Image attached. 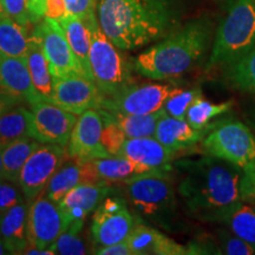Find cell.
Segmentation results:
<instances>
[{
  "mask_svg": "<svg viewBox=\"0 0 255 255\" xmlns=\"http://www.w3.org/2000/svg\"><path fill=\"white\" fill-rule=\"evenodd\" d=\"M181 175L178 194L193 218L222 222L242 201L244 169L214 156L184 159L177 163Z\"/></svg>",
  "mask_w": 255,
  "mask_h": 255,
  "instance_id": "obj_1",
  "label": "cell"
},
{
  "mask_svg": "<svg viewBox=\"0 0 255 255\" xmlns=\"http://www.w3.org/2000/svg\"><path fill=\"white\" fill-rule=\"evenodd\" d=\"M66 14L68 11L64 0H45V18L60 20Z\"/></svg>",
  "mask_w": 255,
  "mask_h": 255,
  "instance_id": "obj_40",
  "label": "cell"
},
{
  "mask_svg": "<svg viewBox=\"0 0 255 255\" xmlns=\"http://www.w3.org/2000/svg\"><path fill=\"white\" fill-rule=\"evenodd\" d=\"M199 97H201L199 89H193V90L173 89L165 101L163 109L169 116L178 120H186L188 109Z\"/></svg>",
  "mask_w": 255,
  "mask_h": 255,
  "instance_id": "obj_34",
  "label": "cell"
},
{
  "mask_svg": "<svg viewBox=\"0 0 255 255\" xmlns=\"http://www.w3.org/2000/svg\"><path fill=\"white\" fill-rule=\"evenodd\" d=\"M96 174L101 182L108 184L124 182L137 175L149 173L144 168L124 156H109V157L92 159Z\"/></svg>",
  "mask_w": 255,
  "mask_h": 255,
  "instance_id": "obj_25",
  "label": "cell"
},
{
  "mask_svg": "<svg viewBox=\"0 0 255 255\" xmlns=\"http://www.w3.org/2000/svg\"><path fill=\"white\" fill-rule=\"evenodd\" d=\"M137 222L126 200L105 197L92 216L91 235L95 246H109L126 241Z\"/></svg>",
  "mask_w": 255,
  "mask_h": 255,
  "instance_id": "obj_8",
  "label": "cell"
},
{
  "mask_svg": "<svg viewBox=\"0 0 255 255\" xmlns=\"http://www.w3.org/2000/svg\"><path fill=\"white\" fill-rule=\"evenodd\" d=\"M84 222H73L68 229L60 234L50 250L55 254L60 255H83L87 254L88 250L85 242L81 237Z\"/></svg>",
  "mask_w": 255,
  "mask_h": 255,
  "instance_id": "obj_33",
  "label": "cell"
},
{
  "mask_svg": "<svg viewBox=\"0 0 255 255\" xmlns=\"http://www.w3.org/2000/svg\"><path fill=\"white\" fill-rule=\"evenodd\" d=\"M32 114L31 137L44 144H59L65 146L76 126L78 117L53 104L39 98L30 104Z\"/></svg>",
  "mask_w": 255,
  "mask_h": 255,
  "instance_id": "obj_10",
  "label": "cell"
},
{
  "mask_svg": "<svg viewBox=\"0 0 255 255\" xmlns=\"http://www.w3.org/2000/svg\"><path fill=\"white\" fill-rule=\"evenodd\" d=\"M28 201L23 200L0 215V239L8 254H24L30 246L27 231Z\"/></svg>",
  "mask_w": 255,
  "mask_h": 255,
  "instance_id": "obj_20",
  "label": "cell"
},
{
  "mask_svg": "<svg viewBox=\"0 0 255 255\" xmlns=\"http://www.w3.org/2000/svg\"><path fill=\"white\" fill-rule=\"evenodd\" d=\"M128 202L138 219H146L169 228L176 212L173 178L167 170H154L124 181Z\"/></svg>",
  "mask_w": 255,
  "mask_h": 255,
  "instance_id": "obj_4",
  "label": "cell"
},
{
  "mask_svg": "<svg viewBox=\"0 0 255 255\" xmlns=\"http://www.w3.org/2000/svg\"><path fill=\"white\" fill-rule=\"evenodd\" d=\"M40 144L36 138L27 136L2 148V177L18 183L21 169Z\"/></svg>",
  "mask_w": 255,
  "mask_h": 255,
  "instance_id": "obj_24",
  "label": "cell"
},
{
  "mask_svg": "<svg viewBox=\"0 0 255 255\" xmlns=\"http://www.w3.org/2000/svg\"><path fill=\"white\" fill-rule=\"evenodd\" d=\"M28 207L27 231L30 245L41 250H50L57 239L69 227L58 203L40 194Z\"/></svg>",
  "mask_w": 255,
  "mask_h": 255,
  "instance_id": "obj_13",
  "label": "cell"
},
{
  "mask_svg": "<svg viewBox=\"0 0 255 255\" xmlns=\"http://www.w3.org/2000/svg\"><path fill=\"white\" fill-rule=\"evenodd\" d=\"M28 40L27 27L21 26L7 15L0 18V55L25 58Z\"/></svg>",
  "mask_w": 255,
  "mask_h": 255,
  "instance_id": "obj_28",
  "label": "cell"
},
{
  "mask_svg": "<svg viewBox=\"0 0 255 255\" xmlns=\"http://www.w3.org/2000/svg\"><path fill=\"white\" fill-rule=\"evenodd\" d=\"M68 154L64 145L44 144L30 156L21 169L18 184L28 202L44 193L47 183L62 167Z\"/></svg>",
  "mask_w": 255,
  "mask_h": 255,
  "instance_id": "obj_9",
  "label": "cell"
},
{
  "mask_svg": "<svg viewBox=\"0 0 255 255\" xmlns=\"http://www.w3.org/2000/svg\"><path fill=\"white\" fill-rule=\"evenodd\" d=\"M232 102H226V103H210L209 101L203 100L199 97L194 101L187 111L186 121L191 127L197 130H203L208 126V123L216 116L225 114L232 107Z\"/></svg>",
  "mask_w": 255,
  "mask_h": 255,
  "instance_id": "obj_32",
  "label": "cell"
},
{
  "mask_svg": "<svg viewBox=\"0 0 255 255\" xmlns=\"http://www.w3.org/2000/svg\"><path fill=\"white\" fill-rule=\"evenodd\" d=\"M111 115L126 133L127 138H138V137H154L159 120L167 115V113L162 108L161 110L149 115H124L119 113Z\"/></svg>",
  "mask_w": 255,
  "mask_h": 255,
  "instance_id": "obj_29",
  "label": "cell"
},
{
  "mask_svg": "<svg viewBox=\"0 0 255 255\" xmlns=\"http://www.w3.org/2000/svg\"><path fill=\"white\" fill-rule=\"evenodd\" d=\"M132 255H181L188 254L186 247L169 239L157 229L137 222L127 239Z\"/></svg>",
  "mask_w": 255,
  "mask_h": 255,
  "instance_id": "obj_19",
  "label": "cell"
},
{
  "mask_svg": "<svg viewBox=\"0 0 255 255\" xmlns=\"http://www.w3.org/2000/svg\"><path fill=\"white\" fill-rule=\"evenodd\" d=\"M32 114L23 105H18L0 117V148L31 136Z\"/></svg>",
  "mask_w": 255,
  "mask_h": 255,
  "instance_id": "obj_26",
  "label": "cell"
},
{
  "mask_svg": "<svg viewBox=\"0 0 255 255\" xmlns=\"http://www.w3.org/2000/svg\"><path fill=\"white\" fill-rule=\"evenodd\" d=\"M65 1L68 14L87 20V19L96 13V4L97 0H64Z\"/></svg>",
  "mask_w": 255,
  "mask_h": 255,
  "instance_id": "obj_39",
  "label": "cell"
},
{
  "mask_svg": "<svg viewBox=\"0 0 255 255\" xmlns=\"http://www.w3.org/2000/svg\"><path fill=\"white\" fill-rule=\"evenodd\" d=\"M58 21L65 32V36L68 38L70 46H71L79 65L82 66L83 73L85 77L92 81L90 60H89L90 33H89L87 23L83 19L71 14H66Z\"/></svg>",
  "mask_w": 255,
  "mask_h": 255,
  "instance_id": "obj_23",
  "label": "cell"
},
{
  "mask_svg": "<svg viewBox=\"0 0 255 255\" xmlns=\"http://www.w3.org/2000/svg\"><path fill=\"white\" fill-rule=\"evenodd\" d=\"M103 95L94 81L82 75L53 78L51 101L62 109L81 115L92 108H101Z\"/></svg>",
  "mask_w": 255,
  "mask_h": 255,
  "instance_id": "obj_15",
  "label": "cell"
},
{
  "mask_svg": "<svg viewBox=\"0 0 255 255\" xmlns=\"http://www.w3.org/2000/svg\"><path fill=\"white\" fill-rule=\"evenodd\" d=\"M94 253L100 255H132L127 240L109 245V246L96 247Z\"/></svg>",
  "mask_w": 255,
  "mask_h": 255,
  "instance_id": "obj_41",
  "label": "cell"
},
{
  "mask_svg": "<svg viewBox=\"0 0 255 255\" xmlns=\"http://www.w3.org/2000/svg\"><path fill=\"white\" fill-rule=\"evenodd\" d=\"M255 46V0H237L220 25L209 66L231 65Z\"/></svg>",
  "mask_w": 255,
  "mask_h": 255,
  "instance_id": "obj_6",
  "label": "cell"
},
{
  "mask_svg": "<svg viewBox=\"0 0 255 255\" xmlns=\"http://www.w3.org/2000/svg\"><path fill=\"white\" fill-rule=\"evenodd\" d=\"M33 32L40 38L53 78L71 75L84 76L58 20L51 18L41 19Z\"/></svg>",
  "mask_w": 255,
  "mask_h": 255,
  "instance_id": "obj_14",
  "label": "cell"
},
{
  "mask_svg": "<svg viewBox=\"0 0 255 255\" xmlns=\"http://www.w3.org/2000/svg\"><path fill=\"white\" fill-rule=\"evenodd\" d=\"M105 110V109H104ZM107 111V110H105ZM127 136L115 121L114 116L107 111L105 116V126L102 135V144L110 156H120L122 146L126 142Z\"/></svg>",
  "mask_w": 255,
  "mask_h": 255,
  "instance_id": "obj_35",
  "label": "cell"
},
{
  "mask_svg": "<svg viewBox=\"0 0 255 255\" xmlns=\"http://www.w3.org/2000/svg\"><path fill=\"white\" fill-rule=\"evenodd\" d=\"M25 199L18 183L2 178L0 181V215Z\"/></svg>",
  "mask_w": 255,
  "mask_h": 255,
  "instance_id": "obj_36",
  "label": "cell"
},
{
  "mask_svg": "<svg viewBox=\"0 0 255 255\" xmlns=\"http://www.w3.org/2000/svg\"><path fill=\"white\" fill-rule=\"evenodd\" d=\"M2 149L0 148V181L2 180Z\"/></svg>",
  "mask_w": 255,
  "mask_h": 255,
  "instance_id": "obj_46",
  "label": "cell"
},
{
  "mask_svg": "<svg viewBox=\"0 0 255 255\" xmlns=\"http://www.w3.org/2000/svg\"><path fill=\"white\" fill-rule=\"evenodd\" d=\"M85 23L90 33V60L91 78L103 96H113L132 84L129 64L107 34L102 31L96 18L90 15Z\"/></svg>",
  "mask_w": 255,
  "mask_h": 255,
  "instance_id": "obj_5",
  "label": "cell"
},
{
  "mask_svg": "<svg viewBox=\"0 0 255 255\" xmlns=\"http://www.w3.org/2000/svg\"><path fill=\"white\" fill-rule=\"evenodd\" d=\"M108 183H81L64 196L58 203L66 222H84L90 213L95 212L102 201L110 194Z\"/></svg>",
  "mask_w": 255,
  "mask_h": 255,
  "instance_id": "obj_16",
  "label": "cell"
},
{
  "mask_svg": "<svg viewBox=\"0 0 255 255\" xmlns=\"http://www.w3.org/2000/svg\"><path fill=\"white\" fill-rule=\"evenodd\" d=\"M71 159L63 163L44 190V194L55 203H59L70 190L83 183V163Z\"/></svg>",
  "mask_w": 255,
  "mask_h": 255,
  "instance_id": "obj_27",
  "label": "cell"
},
{
  "mask_svg": "<svg viewBox=\"0 0 255 255\" xmlns=\"http://www.w3.org/2000/svg\"><path fill=\"white\" fill-rule=\"evenodd\" d=\"M209 36L205 21H191L137 56L133 66L139 75L150 79L178 77L202 59Z\"/></svg>",
  "mask_w": 255,
  "mask_h": 255,
  "instance_id": "obj_3",
  "label": "cell"
},
{
  "mask_svg": "<svg viewBox=\"0 0 255 255\" xmlns=\"http://www.w3.org/2000/svg\"><path fill=\"white\" fill-rule=\"evenodd\" d=\"M28 14L31 23H39L45 18V0H28Z\"/></svg>",
  "mask_w": 255,
  "mask_h": 255,
  "instance_id": "obj_42",
  "label": "cell"
},
{
  "mask_svg": "<svg viewBox=\"0 0 255 255\" xmlns=\"http://www.w3.org/2000/svg\"><path fill=\"white\" fill-rule=\"evenodd\" d=\"M207 155L246 168L255 163V137L250 128L239 121L223 122L203 139Z\"/></svg>",
  "mask_w": 255,
  "mask_h": 255,
  "instance_id": "obj_7",
  "label": "cell"
},
{
  "mask_svg": "<svg viewBox=\"0 0 255 255\" xmlns=\"http://www.w3.org/2000/svg\"><path fill=\"white\" fill-rule=\"evenodd\" d=\"M102 31L121 50H136L168 33L175 21L169 0H100Z\"/></svg>",
  "mask_w": 255,
  "mask_h": 255,
  "instance_id": "obj_2",
  "label": "cell"
},
{
  "mask_svg": "<svg viewBox=\"0 0 255 255\" xmlns=\"http://www.w3.org/2000/svg\"><path fill=\"white\" fill-rule=\"evenodd\" d=\"M251 197L255 199V173H254V182H253V189H252V195Z\"/></svg>",
  "mask_w": 255,
  "mask_h": 255,
  "instance_id": "obj_47",
  "label": "cell"
},
{
  "mask_svg": "<svg viewBox=\"0 0 255 255\" xmlns=\"http://www.w3.org/2000/svg\"><path fill=\"white\" fill-rule=\"evenodd\" d=\"M2 254H8V252H7V250H6L4 242H2L1 239H0V255H2Z\"/></svg>",
  "mask_w": 255,
  "mask_h": 255,
  "instance_id": "obj_45",
  "label": "cell"
},
{
  "mask_svg": "<svg viewBox=\"0 0 255 255\" xmlns=\"http://www.w3.org/2000/svg\"><path fill=\"white\" fill-rule=\"evenodd\" d=\"M21 103H23V102L19 101L17 97H14V96H12L11 94H8V92L0 89V117L7 113V111L13 109L14 107L20 105Z\"/></svg>",
  "mask_w": 255,
  "mask_h": 255,
  "instance_id": "obj_43",
  "label": "cell"
},
{
  "mask_svg": "<svg viewBox=\"0 0 255 255\" xmlns=\"http://www.w3.org/2000/svg\"><path fill=\"white\" fill-rule=\"evenodd\" d=\"M107 111L102 108H92L81 114L73 128L68 143L66 154L78 162L109 157L102 144V135L105 126Z\"/></svg>",
  "mask_w": 255,
  "mask_h": 255,
  "instance_id": "obj_12",
  "label": "cell"
},
{
  "mask_svg": "<svg viewBox=\"0 0 255 255\" xmlns=\"http://www.w3.org/2000/svg\"><path fill=\"white\" fill-rule=\"evenodd\" d=\"M228 78L240 90L255 94V46L228 65Z\"/></svg>",
  "mask_w": 255,
  "mask_h": 255,
  "instance_id": "obj_31",
  "label": "cell"
},
{
  "mask_svg": "<svg viewBox=\"0 0 255 255\" xmlns=\"http://www.w3.org/2000/svg\"><path fill=\"white\" fill-rule=\"evenodd\" d=\"M5 13H4V11H2V8H1V6H0V18H2V17H5Z\"/></svg>",
  "mask_w": 255,
  "mask_h": 255,
  "instance_id": "obj_48",
  "label": "cell"
},
{
  "mask_svg": "<svg viewBox=\"0 0 255 255\" xmlns=\"http://www.w3.org/2000/svg\"><path fill=\"white\" fill-rule=\"evenodd\" d=\"M24 254H27V255H55V253H53L51 250H41V248L32 246V245H30V246L25 250Z\"/></svg>",
  "mask_w": 255,
  "mask_h": 255,
  "instance_id": "obj_44",
  "label": "cell"
},
{
  "mask_svg": "<svg viewBox=\"0 0 255 255\" xmlns=\"http://www.w3.org/2000/svg\"><path fill=\"white\" fill-rule=\"evenodd\" d=\"M0 89L28 105L43 98L34 88L26 58L0 55Z\"/></svg>",
  "mask_w": 255,
  "mask_h": 255,
  "instance_id": "obj_17",
  "label": "cell"
},
{
  "mask_svg": "<svg viewBox=\"0 0 255 255\" xmlns=\"http://www.w3.org/2000/svg\"><path fill=\"white\" fill-rule=\"evenodd\" d=\"M171 91L167 84H131L113 96H103L101 108L111 114L149 115L163 108Z\"/></svg>",
  "mask_w": 255,
  "mask_h": 255,
  "instance_id": "obj_11",
  "label": "cell"
},
{
  "mask_svg": "<svg viewBox=\"0 0 255 255\" xmlns=\"http://www.w3.org/2000/svg\"><path fill=\"white\" fill-rule=\"evenodd\" d=\"M174 155V151L158 142L155 137L127 138L120 152V156L131 159L146 171L167 170Z\"/></svg>",
  "mask_w": 255,
  "mask_h": 255,
  "instance_id": "obj_18",
  "label": "cell"
},
{
  "mask_svg": "<svg viewBox=\"0 0 255 255\" xmlns=\"http://www.w3.org/2000/svg\"><path fill=\"white\" fill-rule=\"evenodd\" d=\"M0 6L7 17L13 19L21 26L27 27L31 23L28 14V0H0Z\"/></svg>",
  "mask_w": 255,
  "mask_h": 255,
  "instance_id": "obj_38",
  "label": "cell"
},
{
  "mask_svg": "<svg viewBox=\"0 0 255 255\" xmlns=\"http://www.w3.org/2000/svg\"><path fill=\"white\" fill-rule=\"evenodd\" d=\"M26 62L34 88L44 100L51 101L53 87V77L50 70L49 60L44 52L43 44L36 32L30 36L28 49L26 52Z\"/></svg>",
  "mask_w": 255,
  "mask_h": 255,
  "instance_id": "obj_22",
  "label": "cell"
},
{
  "mask_svg": "<svg viewBox=\"0 0 255 255\" xmlns=\"http://www.w3.org/2000/svg\"><path fill=\"white\" fill-rule=\"evenodd\" d=\"M203 136V130L195 129L186 120H178L164 115L159 120L154 137L171 151L177 152L195 145Z\"/></svg>",
  "mask_w": 255,
  "mask_h": 255,
  "instance_id": "obj_21",
  "label": "cell"
},
{
  "mask_svg": "<svg viewBox=\"0 0 255 255\" xmlns=\"http://www.w3.org/2000/svg\"><path fill=\"white\" fill-rule=\"evenodd\" d=\"M232 233L246 241L255 250V209L242 201L229 210L223 219Z\"/></svg>",
  "mask_w": 255,
  "mask_h": 255,
  "instance_id": "obj_30",
  "label": "cell"
},
{
  "mask_svg": "<svg viewBox=\"0 0 255 255\" xmlns=\"http://www.w3.org/2000/svg\"><path fill=\"white\" fill-rule=\"evenodd\" d=\"M220 246H221L222 253L228 254V255H252L255 253V250L251 246L250 244H247L246 241H244L242 239L233 233L229 234L228 232L222 231L220 233Z\"/></svg>",
  "mask_w": 255,
  "mask_h": 255,
  "instance_id": "obj_37",
  "label": "cell"
}]
</instances>
